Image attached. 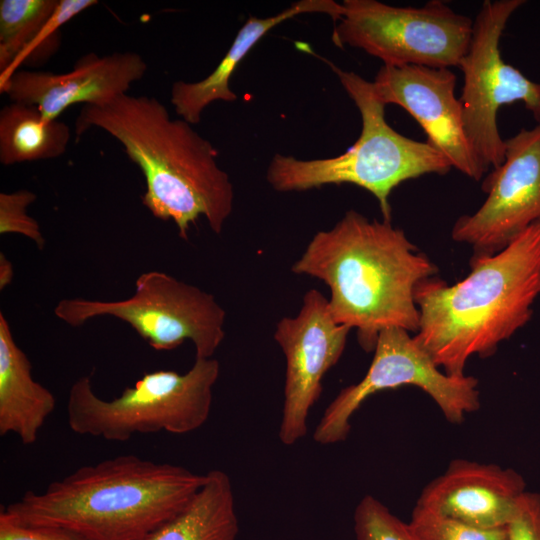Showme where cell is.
Returning a JSON list of instances; mask_svg holds the SVG:
<instances>
[{
    "mask_svg": "<svg viewBox=\"0 0 540 540\" xmlns=\"http://www.w3.org/2000/svg\"><path fill=\"white\" fill-rule=\"evenodd\" d=\"M291 271L328 286L334 320L356 329L361 348L371 352L386 328L417 333L415 289L438 268L391 221L349 210L312 237Z\"/></svg>",
    "mask_w": 540,
    "mask_h": 540,
    "instance_id": "6da1fadb",
    "label": "cell"
},
{
    "mask_svg": "<svg viewBox=\"0 0 540 540\" xmlns=\"http://www.w3.org/2000/svg\"><path fill=\"white\" fill-rule=\"evenodd\" d=\"M91 128L115 138L142 171V203L155 218L173 221L182 239L201 216L214 233L222 232L233 209V185L214 146L190 123L172 119L155 97L125 93L83 105L75 133L80 137Z\"/></svg>",
    "mask_w": 540,
    "mask_h": 540,
    "instance_id": "7a4b0ae2",
    "label": "cell"
},
{
    "mask_svg": "<svg viewBox=\"0 0 540 540\" xmlns=\"http://www.w3.org/2000/svg\"><path fill=\"white\" fill-rule=\"evenodd\" d=\"M470 273L447 284L438 277L414 293L416 341L448 375L464 376L472 356L489 357L531 319L540 296V221L493 255H473Z\"/></svg>",
    "mask_w": 540,
    "mask_h": 540,
    "instance_id": "3957f363",
    "label": "cell"
},
{
    "mask_svg": "<svg viewBox=\"0 0 540 540\" xmlns=\"http://www.w3.org/2000/svg\"><path fill=\"white\" fill-rule=\"evenodd\" d=\"M205 474L122 454L78 468L1 508L14 521L70 529L88 540H141L192 500Z\"/></svg>",
    "mask_w": 540,
    "mask_h": 540,
    "instance_id": "277c9868",
    "label": "cell"
},
{
    "mask_svg": "<svg viewBox=\"0 0 540 540\" xmlns=\"http://www.w3.org/2000/svg\"><path fill=\"white\" fill-rule=\"evenodd\" d=\"M331 66L360 112V136L343 154L331 158L301 160L276 154L267 169V182L279 192L354 184L369 191L383 220L391 221L389 197L398 185L426 174H447L452 166L427 142L408 138L387 123L386 105L376 96L372 82Z\"/></svg>",
    "mask_w": 540,
    "mask_h": 540,
    "instance_id": "5b68a950",
    "label": "cell"
},
{
    "mask_svg": "<svg viewBox=\"0 0 540 540\" xmlns=\"http://www.w3.org/2000/svg\"><path fill=\"white\" fill-rule=\"evenodd\" d=\"M220 364L195 358L185 373L146 372L111 400L100 398L88 376L77 379L67 399V423L76 434L124 442L135 434H187L207 421Z\"/></svg>",
    "mask_w": 540,
    "mask_h": 540,
    "instance_id": "8992f818",
    "label": "cell"
},
{
    "mask_svg": "<svg viewBox=\"0 0 540 540\" xmlns=\"http://www.w3.org/2000/svg\"><path fill=\"white\" fill-rule=\"evenodd\" d=\"M54 315L71 327L111 316L127 323L154 350H174L193 343L195 358H212L224 337L225 310L214 295L162 271H148L124 300H60Z\"/></svg>",
    "mask_w": 540,
    "mask_h": 540,
    "instance_id": "52a82bcc",
    "label": "cell"
},
{
    "mask_svg": "<svg viewBox=\"0 0 540 540\" xmlns=\"http://www.w3.org/2000/svg\"><path fill=\"white\" fill-rule=\"evenodd\" d=\"M333 43L355 47L387 66L458 67L473 33V20L441 0L397 7L376 0H344Z\"/></svg>",
    "mask_w": 540,
    "mask_h": 540,
    "instance_id": "ba28073f",
    "label": "cell"
},
{
    "mask_svg": "<svg viewBox=\"0 0 540 540\" xmlns=\"http://www.w3.org/2000/svg\"><path fill=\"white\" fill-rule=\"evenodd\" d=\"M523 0H486L473 20L468 50L459 63L463 74L460 96L467 138L486 172L505 159V140L497 125L505 104L524 103L540 123V83L504 62L500 39L511 15Z\"/></svg>",
    "mask_w": 540,
    "mask_h": 540,
    "instance_id": "9c48e42d",
    "label": "cell"
},
{
    "mask_svg": "<svg viewBox=\"0 0 540 540\" xmlns=\"http://www.w3.org/2000/svg\"><path fill=\"white\" fill-rule=\"evenodd\" d=\"M365 376L342 389L330 402L317 424L313 439L319 444L344 441L351 430L353 414L370 396L404 385L417 386L437 404L446 420L460 424L480 408L478 380L452 376L439 370L414 336L405 329L382 330Z\"/></svg>",
    "mask_w": 540,
    "mask_h": 540,
    "instance_id": "30bf717a",
    "label": "cell"
},
{
    "mask_svg": "<svg viewBox=\"0 0 540 540\" xmlns=\"http://www.w3.org/2000/svg\"><path fill=\"white\" fill-rule=\"evenodd\" d=\"M351 328L337 323L328 299L310 289L294 317L276 324L274 339L285 361V381L279 439L293 445L307 434L309 412L322 392L324 375L339 361Z\"/></svg>",
    "mask_w": 540,
    "mask_h": 540,
    "instance_id": "8fae6325",
    "label": "cell"
},
{
    "mask_svg": "<svg viewBox=\"0 0 540 540\" xmlns=\"http://www.w3.org/2000/svg\"><path fill=\"white\" fill-rule=\"evenodd\" d=\"M487 197L455 222L451 236L473 255H493L540 221V123L505 140L504 162L485 178Z\"/></svg>",
    "mask_w": 540,
    "mask_h": 540,
    "instance_id": "7c38bea8",
    "label": "cell"
},
{
    "mask_svg": "<svg viewBox=\"0 0 540 540\" xmlns=\"http://www.w3.org/2000/svg\"><path fill=\"white\" fill-rule=\"evenodd\" d=\"M372 86L384 105H398L418 122L426 142L452 168L475 181L483 177L486 170L465 133L462 104L455 96L456 75L450 68L383 65Z\"/></svg>",
    "mask_w": 540,
    "mask_h": 540,
    "instance_id": "4fadbf2b",
    "label": "cell"
},
{
    "mask_svg": "<svg viewBox=\"0 0 540 540\" xmlns=\"http://www.w3.org/2000/svg\"><path fill=\"white\" fill-rule=\"evenodd\" d=\"M147 68L136 52L105 56L90 52L66 73L19 69L0 83V91L11 102L34 105L46 118L54 120L74 104L98 105L127 93Z\"/></svg>",
    "mask_w": 540,
    "mask_h": 540,
    "instance_id": "5bb4252c",
    "label": "cell"
},
{
    "mask_svg": "<svg viewBox=\"0 0 540 540\" xmlns=\"http://www.w3.org/2000/svg\"><path fill=\"white\" fill-rule=\"evenodd\" d=\"M525 486L511 468L456 459L423 488L416 504L476 528L502 529L511 521Z\"/></svg>",
    "mask_w": 540,
    "mask_h": 540,
    "instance_id": "9a60e30c",
    "label": "cell"
},
{
    "mask_svg": "<svg viewBox=\"0 0 540 540\" xmlns=\"http://www.w3.org/2000/svg\"><path fill=\"white\" fill-rule=\"evenodd\" d=\"M342 12V4L333 0H300L274 16L249 17L211 74L197 82L172 84L170 101L177 115L194 125L200 122L202 112L211 103L236 101L237 95L230 89L231 76L257 42L275 26L303 13L327 14L337 22Z\"/></svg>",
    "mask_w": 540,
    "mask_h": 540,
    "instance_id": "2e32d148",
    "label": "cell"
},
{
    "mask_svg": "<svg viewBox=\"0 0 540 540\" xmlns=\"http://www.w3.org/2000/svg\"><path fill=\"white\" fill-rule=\"evenodd\" d=\"M55 407L54 394L34 380L31 362L0 312V435L34 444Z\"/></svg>",
    "mask_w": 540,
    "mask_h": 540,
    "instance_id": "e0dca14e",
    "label": "cell"
},
{
    "mask_svg": "<svg viewBox=\"0 0 540 540\" xmlns=\"http://www.w3.org/2000/svg\"><path fill=\"white\" fill-rule=\"evenodd\" d=\"M205 476L187 506L141 540H236L239 521L231 480L222 470Z\"/></svg>",
    "mask_w": 540,
    "mask_h": 540,
    "instance_id": "ac0fdd59",
    "label": "cell"
},
{
    "mask_svg": "<svg viewBox=\"0 0 540 540\" xmlns=\"http://www.w3.org/2000/svg\"><path fill=\"white\" fill-rule=\"evenodd\" d=\"M70 139L65 122L46 118L34 105L10 102L0 110V162L4 166L61 157Z\"/></svg>",
    "mask_w": 540,
    "mask_h": 540,
    "instance_id": "d6986e66",
    "label": "cell"
},
{
    "mask_svg": "<svg viewBox=\"0 0 540 540\" xmlns=\"http://www.w3.org/2000/svg\"><path fill=\"white\" fill-rule=\"evenodd\" d=\"M59 0L0 1V83L33 46L54 14Z\"/></svg>",
    "mask_w": 540,
    "mask_h": 540,
    "instance_id": "ffe728a7",
    "label": "cell"
},
{
    "mask_svg": "<svg viewBox=\"0 0 540 540\" xmlns=\"http://www.w3.org/2000/svg\"><path fill=\"white\" fill-rule=\"evenodd\" d=\"M407 524L415 540H508L506 528H476L417 504Z\"/></svg>",
    "mask_w": 540,
    "mask_h": 540,
    "instance_id": "44dd1931",
    "label": "cell"
},
{
    "mask_svg": "<svg viewBox=\"0 0 540 540\" xmlns=\"http://www.w3.org/2000/svg\"><path fill=\"white\" fill-rule=\"evenodd\" d=\"M355 540H415L408 524L381 501L365 495L354 511Z\"/></svg>",
    "mask_w": 540,
    "mask_h": 540,
    "instance_id": "7402d4cb",
    "label": "cell"
},
{
    "mask_svg": "<svg viewBox=\"0 0 540 540\" xmlns=\"http://www.w3.org/2000/svg\"><path fill=\"white\" fill-rule=\"evenodd\" d=\"M36 199V194L27 189L0 193V234L23 235L42 250L45 247V238L40 225L27 212L28 206Z\"/></svg>",
    "mask_w": 540,
    "mask_h": 540,
    "instance_id": "603a6c76",
    "label": "cell"
},
{
    "mask_svg": "<svg viewBox=\"0 0 540 540\" xmlns=\"http://www.w3.org/2000/svg\"><path fill=\"white\" fill-rule=\"evenodd\" d=\"M508 540H540V494L525 491L506 527Z\"/></svg>",
    "mask_w": 540,
    "mask_h": 540,
    "instance_id": "cb8c5ba5",
    "label": "cell"
},
{
    "mask_svg": "<svg viewBox=\"0 0 540 540\" xmlns=\"http://www.w3.org/2000/svg\"><path fill=\"white\" fill-rule=\"evenodd\" d=\"M0 540H88L60 526L25 524L0 512Z\"/></svg>",
    "mask_w": 540,
    "mask_h": 540,
    "instance_id": "d4e9b609",
    "label": "cell"
},
{
    "mask_svg": "<svg viewBox=\"0 0 540 540\" xmlns=\"http://www.w3.org/2000/svg\"><path fill=\"white\" fill-rule=\"evenodd\" d=\"M14 277V269L12 262L0 253V290L5 289L10 285Z\"/></svg>",
    "mask_w": 540,
    "mask_h": 540,
    "instance_id": "484cf974",
    "label": "cell"
}]
</instances>
